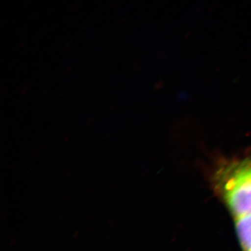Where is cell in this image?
<instances>
[{
	"mask_svg": "<svg viewBox=\"0 0 251 251\" xmlns=\"http://www.w3.org/2000/svg\"><path fill=\"white\" fill-rule=\"evenodd\" d=\"M215 185L236 218L251 214V158L221 166L216 174Z\"/></svg>",
	"mask_w": 251,
	"mask_h": 251,
	"instance_id": "obj_1",
	"label": "cell"
},
{
	"mask_svg": "<svg viewBox=\"0 0 251 251\" xmlns=\"http://www.w3.org/2000/svg\"><path fill=\"white\" fill-rule=\"evenodd\" d=\"M236 228L244 251H251V214L237 217Z\"/></svg>",
	"mask_w": 251,
	"mask_h": 251,
	"instance_id": "obj_2",
	"label": "cell"
}]
</instances>
